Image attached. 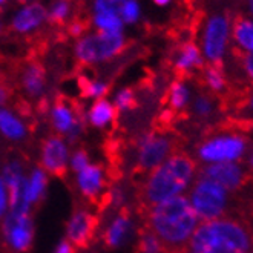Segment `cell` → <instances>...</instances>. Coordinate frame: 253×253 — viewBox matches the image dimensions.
I'll use <instances>...</instances> for the list:
<instances>
[{
    "label": "cell",
    "instance_id": "obj_24",
    "mask_svg": "<svg viewBox=\"0 0 253 253\" xmlns=\"http://www.w3.org/2000/svg\"><path fill=\"white\" fill-rule=\"evenodd\" d=\"M43 189H44V175L42 172H36L33 175V180L26 184V190H25L26 204L37 201L43 193Z\"/></svg>",
    "mask_w": 253,
    "mask_h": 253
},
{
    "label": "cell",
    "instance_id": "obj_23",
    "mask_svg": "<svg viewBox=\"0 0 253 253\" xmlns=\"http://www.w3.org/2000/svg\"><path fill=\"white\" fill-rule=\"evenodd\" d=\"M72 3L74 0H55L48 12V20L52 25H62L69 17Z\"/></svg>",
    "mask_w": 253,
    "mask_h": 253
},
{
    "label": "cell",
    "instance_id": "obj_25",
    "mask_svg": "<svg viewBox=\"0 0 253 253\" xmlns=\"http://www.w3.org/2000/svg\"><path fill=\"white\" fill-rule=\"evenodd\" d=\"M127 227H129V219H127V216H125V215L120 216L112 224V227L109 229V232L106 235V243L109 246H117L125 238V235L127 232Z\"/></svg>",
    "mask_w": 253,
    "mask_h": 253
},
{
    "label": "cell",
    "instance_id": "obj_8",
    "mask_svg": "<svg viewBox=\"0 0 253 253\" xmlns=\"http://www.w3.org/2000/svg\"><path fill=\"white\" fill-rule=\"evenodd\" d=\"M173 151V143L168 137L163 135H149L144 138L140 147L138 155V170L149 172L160 166L163 161L168 160Z\"/></svg>",
    "mask_w": 253,
    "mask_h": 253
},
{
    "label": "cell",
    "instance_id": "obj_5",
    "mask_svg": "<svg viewBox=\"0 0 253 253\" xmlns=\"http://www.w3.org/2000/svg\"><path fill=\"white\" fill-rule=\"evenodd\" d=\"M125 48V37L122 33H101L84 36L76 44V55L83 63H94L122 52Z\"/></svg>",
    "mask_w": 253,
    "mask_h": 253
},
{
    "label": "cell",
    "instance_id": "obj_43",
    "mask_svg": "<svg viewBox=\"0 0 253 253\" xmlns=\"http://www.w3.org/2000/svg\"><path fill=\"white\" fill-rule=\"evenodd\" d=\"M0 2H3V0H0Z\"/></svg>",
    "mask_w": 253,
    "mask_h": 253
},
{
    "label": "cell",
    "instance_id": "obj_34",
    "mask_svg": "<svg viewBox=\"0 0 253 253\" xmlns=\"http://www.w3.org/2000/svg\"><path fill=\"white\" fill-rule=\"evenodd\" d=\"M72 166H74V169L79 170V172L83 170L87 166V155H86V152H83V151L77 152L76 157H74V160H72Z\"/></svg>",
    "mask_w": 253,
    "mask_h": 253
},
{
    "label": "cell",
    "instance_id": "obj_36",
    "mask_svg": "<svg viewBox=\"0 0 253 253\" xmlns=\"http://www.w3.org/2000/svg\"><path fill=\"white\" fill-rule=\"evenodd\" d=\"M6 206V192H5V183L3 180H0V216H2L3 211Z\"/></svg>",
    "mask_w": 253,
    "mask_h": 253
},
{
    "label": "cell",
    "instance_id": "obj_10",
    "mask_svg": "<svg viewBox=\"0 0 253 253\" xmlns=\"http://www.w3.org/2000/svg\"><path fill=\"white\" fill-rule=\"evenodd\" d=\"M43 165L55 176L66 175V147L62 138L51 137L43 144Z\"/></svg>",
    "mask_w": 253,
    "mask_h": 253
},
{
    "label": "cell",
    "instance_id": "obj_11",
    "mask_svg": "<svg viewBox=\"0 0 253 253\" xmlns=\"http://www.w3.org/2000/svg\"><path fill=\"white\" fill-rule=\"evenodd\" d=\"M48 19V11L44 9L40 3H31L25 8H22L16 17L12 20V29L16 33H29L40 26L44 20Z\"/></svg>",
    "mask_w": 253,
    "mask_h": 253
},
{
    "label": "cell",
    "instance_id": "obj_28",
    "mask_svg": "<svg viewBox=\"0 0 253 253\" xmlns=\"http://www.w3.org/2000/svg\"><path fill=\"white\" fill-rule=\"evenodd\" d=\"M123 5H125V0H95L94 8H95V14L97 12H111V14L120 16Z\"/></svg>",
    "mask_w": 253,
    "mask_h": 253
},
{
    "label": "cell",
    "instance_id": "obj_26",
    "mask_svg": "<svg viewBox=\"0 0 253 253\" xmlns=\"http://www.w3.org/2000/svg\"><path fill=\"white\" fill-rule=\"evenodd\" d=\"M170 106L173 109H181L186 106V103L189 100V91L181 82H175L170 87Z\"/></svg>",
    "mask_w": 253,
    "mask_h": 253
},
{
    "label": "cell",
    "instance_id": "obj_4",
    "mask_svg": "<svg viewBox=\"0 0 253 253\" xmlns=\"http://www.w3.org/2000/svg\"><path fill=\"white\" fill-rule=\"evenodd\" d=\"M189 201L200 219L212 221L226 212L229 195L221 184L198 175L192 186Z\"/></svg>",
    "mask_w": 253,
    "mask_h": 253
},
{
    "label": "cell",
    "instance_id": "obj_29",
    "mask_svg": "<svg viewBox=\"0 0 253 253\" xmlns=\"http://www.w3.org/2000/svg\"><path fill=\"white\" fill-rule=\"evenodd\" d=\"M80 87H82V92L83 95L86 97H92V95H103L106 91H108V86L103 84V83H95V82H91L87 79H80L79 82Z\"/></svg>",
    "mask_w": 253,
    "mask_h": 253
},
{
    "label": "cell",
    "instance_id": "obj_37",
    "mask_svg": "<svg viewBox=\"0 0 253 253\" xmlns=\"http://www.w3.org/2000/svg\"><path fill=\"white\" fill-rule=\"evenodd\" d=\"M8 97H9V89L3 83H0V106L5 105Z\"/></svg>",
    "mask_w": 253,
    "mask_h": 253
},
{
    "label": "cell",
    "instance_id": "obj_6",
    "mask_svg": "<svg viewBox=\"0 0 253 253\" xmlns=\"http://www.w3.org/2000/svg\"><path fill=\"white\" fill-rule=\"evenodd\" d=\"M230 23L224 14H218L207 20L204 37H203V52L206 58L213 65L219 63L226 52L229 40Z\"/></svg>",
    "mask_w": 253,
    "mask_h": 253
},
{
    "label": "cell",
    "instance_id": "obj_17",
    "mask_svg": "<svg viewBox=\"0 0 253 253\" xmlns=\"http://www.w3.org/2000/svg\"><path fill=\"white\" fill-rule=\"evenodd\" d=\"M22 83H23V87L26 89V92H29L31 95L40 94L43 86H44V69H43V66L37 62L29 63L23 71Z\"/></svg>",
    "mask_w": 253,
    "mask_h": 253
},
{
    "label": "cell",
    "instance_id": "obj_20",
    "mask_svg": "<svg viewBox=\"0 0 253 253\" xmlns=\"http://www.w3.org/2000/svg\"><path fill=\"white\" fill-rule=\"evenodd\" d=\"M0 130H2L8 138L19 140L25 135V127L17 120L16 117H12L8 111H0Z\"/></svg>",
    "mask_w": 253,
    "mask_h": 253
},
{
    "label": "cell",
    "instance_id": "obj_19",
    "mask_svg": "<svg viewBox=\"0 0 253 253\" xmlns=\"http://www.w3.org/2000/svg\"><path fill=\"white\" fill-rule=\"evenodd\" d=\"M137 253H168V250L165 249V246L161 244V241L157 238V235L147 226H144L140 230Z\"/></svg>",
    "mask_w": 253,
    "mask_h": 253
},
{
    "label": "cell",
    "instance_id": "obj_35",
    "mask_svg": "<svg viewBox=\"0 0 253 253\" xmlns=\"http://www.w3.org/2000/svg\"><path fill=\"white\" fill-rule=\"evenodd\" d=\"M243 65H244V69L247 72L249 79L253 82V52L243 55Z\"/></svg>",
    "mask_w": 253,
    "mask_h": 253
},
{
    "label": "cell",
    "instance_id": "obj_33",
    "mask_svg": "<svg viewBox=\"0 0 253 253\" xmlns=\"http://www.w3.org/2000/svg\"><path fill=\"white\" fill-rule=\"evenodd\" d=\"M87 28H89L87 20L76 19V20H72L71 25H69V34H71V36H76V37H80Z\"/></svg>",
    "mask_w": 253,
    "mask_h": 253
},
{
    "label": "cell",
    "instance_id": "obj_31",
    "mask_svg": "<svg viewBox=\"0 0 253 253\" xmlns=\"http://www.w3.org/2000/svg\"><path fill=\"white\" fill-rule=\"evenodd\" d=\"M117 105L118 108H123V109H130L135 106V97H133V92L130 89H125L117 97Z\"/></svg>",
    "mask_w": 253,
    "mask_h": 253
},
{
    "label": "cell",
    "instance_id": "obj_22",
    "mask_svg": "<svg viewBox=\"0 0 253 253\" xmlns=\"http://www.w3.org/2000/svg\"><path fill=\"white\" fill-rule=\"evenodd\" d=\"M114 118V108L106 100H98L91 111V122L95 126H105Z\"/></svg>",
    "mask_w": 253,
    "mask_h": 253
},
{
    "label": "cell",
    "instance_id": "obj_12",
    "mask_svg": "<svg viewBox=\"0 0 253 253\" xmlns=\"http://www.w3.org/2000/svg\"><path fill=\"white\" fill-rule=\"evenodd\" d=\"M94 227H95L94 216L87 215L84 212H80L72 218L71 224H69V238L77 246L84 247L89 241H91Z\"/></svg>",
    "mask_w": 253,
    "mask_h": 253
},
{
    "label": "cell",
    "instance_id": "obj_39",
    "mask_svg": "<svg viewBox=\"0 0 253 253\" xmlns=\"http://www.w3.org/2000/svg\"><path fill=\"white\" fill-rule=\"evenodd\" d=\"M154 2H155L157 5H161V6H163V5H168V3L170 2V0H154Z\"/></svg>",
    "mask_w": 253,
    "mask_h": 253
},
{
    "label": "cell",
    "instance_id": "obj_41",
    "mask_svg": "<svg viewBox=\"0 0 253 253\" xmlns=\"http://www.w3.org/2000/svg\"><path fill=\"white\" fill-rule=\"evenodd\" d=\"M250 106H252V109H253V98L250 100Z\"/></svg>",
    "mask_w": 253,
    "mask_h": 253
},
{
    "label": "cell",
    "instance_id": "obj_32",
    "mask_svg": "<svg viewBox=\"0 0 253 253\" xmlns=\"http://www.w3.org/2000/svg\"><path fill=\"white\" fill-rule=\"evenodd\" d=\"M212 111V103L207 97H198L195 101V112L201 117L204 115H209Z\"/></svg>",
    "mask_w": 253,
    "mask_h": 253
},
{
    "label": "cell",
    "instance_id": "obj_15",
    "mask_svg": "<svg viewBox=\"0 0 253 253\" xmlns=\"http://www.w3.org/2000/svg\"><path fill=\"white\" fill-rule=\"evenodd\" d=\"M200 66H203V58L198 46L193 43H184L175 60V69L180 74H186L193 68H200Z\"/></svg>",
    "mask_w": 253,
    "mask_h": 253
},
{
    "label": "cell",
    "instance_id": "obj_40",
    "mask_svg": "<svg viewBox=\"0 0 253 253\" xmlns=\"http://www.w3.org/2000/svg\"><path fill=\"white\" fill-rule=\"evenodd\" d=\"M247 5H249L250 14H252V16H253V0H247Z\"/></svg>",
    "mask_w": 253,
    "mask_h": 253
},
{
    "label": "cell",
    "instance_id": "obj_30",
    "mask_svg": "<svg viewBox=\"0 0 253 253\" xmlns=\"http://www.w3.org/2000/svg\"><path fill=\"white\" fill-rule=\"evenodd\" d=\"M138 16H140V6L135 0H125V5L120 14L122 20L126 23H133L137 22Z\"/></svg>",
    "mask_w": 253,
    "mask_h": 253
},
{
    "label": "cell",
    "instance_id": "obj_7",
    "mask_svg": "<svg viewBox=\"0 0 253 253\" xmlns=\"http://www.w3.org/2000/svg\"><path fill=\"white\" fill-rule=\"evenodd\" d=\"M244 149L246 143L240 137H218L200 147V158L209 163H230L240 158Z\"/></svg>",
    "mask_w": 253,
    "mask_h": 253
},
{
    "label": "cell",
    "instance_id": "obj_13",
    "mask_svg": "<svg viewBox=\"0 0 253 253\" xmlns=\"http://www.w3.org/2000/svg\"><path fill=\"white\" fill-rule=\"evenodd\" d=\"M8 235H9L11 244L17 250H26L29 247L31 238H33V230H31V224H29V219L26 218V215L12 218L11 226L8 229Z\"/></svg>",
    "mask_w": 253,
    "mask_h": 253
},
{
    "label": "cell",
    "instance_id": "obj_44",
    "mask_svg": "<svg viewBox=\"0 0 253 253\" xmlns=\"http://www.w3.org/2000/svg\"><path fill=\"white\" fill-rule=\"evenodd\" d=\"M252 253H253V249H252Z\"/></svg>",
    "mask_w": 253,
    "mask_h": 253
},
{
    "label": "cell",
    "instance_id": "obj_2",
    "mask_svg": "<svg viewBox=\"0 0 253 253\" xmlns=\"http://www.w3.org/2000/svg\"><path fill=\"white\" fill-rule=\"evenodd\" d=\"M195 170L197 163L186 154H173L151 170L138 193L141 213L180 195L192 183Z\"/></svg>",
    "mask_w": 253,
    "mask_h": 253
},
{
    "label": "cell",
    "instance_id": "obj_18",
    "mask_svg": "<svg viewBox=\"0 0 253 253\" xmlns=\"http://www.w3.org/2000/svg\"><path fill=\"white\" fill-rule=\"evenodd\" d=\"M79 184L84 195L94 197L98 193L101 186V172L97 166H86L79 172Z\"/></svg>",
    "mask_w": 253,
    "mask_h": 253
},
{
    "label": "cell",
    "instance_id": "obj_14",
    "mask_svg": "<svg viewBox=\"0 0 253 253\" xmlns=\"http://www.w3.org/2000/svg\"><path fill=\"white\" fill-rule=\"evenodd\" d=\"M232 34L236 44L246 51V54L253 52V19L238 16L233 20Z\"/></svg>",
    "mask_w": 253,
    "mask_h": 253
},
{
    "label": "cell",
    "instance_id": "obj_9",
    "mask_svg": "<svg viewBox=\"0 0 253 253\" xmlns=\"http://www.w3.org/2000/svg\"><path fill=\"white\" fill-rule=\"evenodd\" d=\"M200 176L221 184L226 190H236L244 183V172L236 163H215L200 170Z\"/></svg>",
    "mask_w": 253,
    "mask_h": 253
},
{
    "label": "cell",
    "instance_id": "obj_38",
    "mask_svg": "<svg viewBox=\"0 0 253 253\" xmlns=\"http://www.w3.org/2000/svg\"><path fill=\"white\" fill-rule=\"evenodd\" d=\"M58 253H71V249H69V246H68V244H63L60 249H58Z\"/></svg>",
    "mask_w": 253,
    "mask_h": 253
},
{
    "label": "cell",
    "instance_id": "obj_42",
    "mask_svg": "<svg viewBox=\"0 0 253 253\" xmlns=\"http://www.w3.org/2000/svg\"><path fill=\"white\" fill-rule=\"evenodd\" d=\"M252 165H253V160H252Z\"/></svg>",
    "mask_w": 253,
    "mask_h": 253
},
{
    "label": "cell",
    "instance_id": "obj_1",
    "mask_svg": "<svg viewBox=\"0 0 253 253\" xmlns=\"http://www.w3.org/2000/svg\"><path fill=\"white\" fill-rule=\"evenodd\" d=\"M143 216L146 226L157 235L168 253L183 250L200 222L189 198L183 195L157 204Z\"/></svg>",
    "mask_w": 253,
    "mask_h": 253
},
{
    "label": "cell",
    "instance_id": "obj_16",
    "mask_svg": "<svg viewBox=\"0 0 253 253\" xmlns=\"http://www.w3.org/2000/svg\"><path fill=\"white\" fill-rule=\"evenodd\" d=\"M52 120L58 132H77L79 130V123L77 118L74 115L72 109L65 105L62 100H57L54 111H52Z\"/></svg>",
    "mask_w": 253,
    "mask_h": 253
},
{
    "label": "cell",
    "instance_id": "obj_27",
    "mask_svg": "<svg viewBox=\"0 0 253 253\" xmlns=\"http://www.w3.org/2000/svg\"><path fill=\"white\" fill-rule=\"evenodd\" d=\"M204 77H206V83L209 84L213 91H222L226 86V80H224V76H222V72L219 68H216V65L213 66H209L204 72Z\"/></svg>",
    "mask_w": 253,
    "mask_h": 253
},
{
    "label": "cell",
    "instance_id": "obj_21",
    "mask_svg": "<svg viewBox=\"0 0 253 253\" xmlns=\"http://www.w3.org/2000/svg\"><path fill=\"white\" fill-rule=\"evenodd\" d=\"M94 23L101 33H122L123 28V20L120 19V16L111 12H97Z\"/></svg>",
    "mask_w": 253,
    "mask_h": 253
},
{
    "label": "cell",
    "instance_id": "obj_3",
    "mask_svg": "<svg viewBox=\"0 0 253 253\" xmlns=\"http://www.w3.org/2000/svg\"><path fill=\"white\" fill-rule=\"evenodd\" d=\"M253 233L243 221L218 218L204 221L186 246L187 253H252Z\"/></svg>",
    "mask_w": 253,
    "mask_h": 253
}]
</instances>
